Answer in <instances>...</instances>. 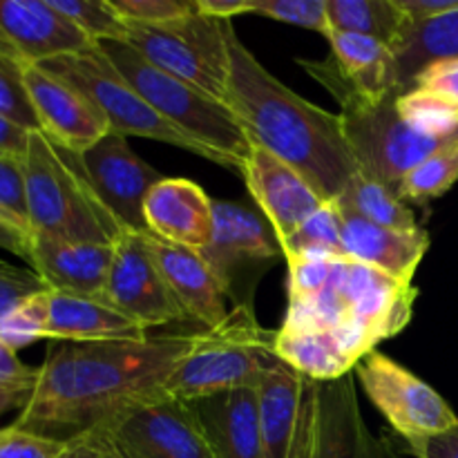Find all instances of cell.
<instances>
[{"instance_id": "obj_1", "label": "cell", "mask_w": 458, "mask_h": 458, "mask_svg": "<svg viewBox=\"0 0 458 458\" xmlns=\"http://www.w3.org/2000/svg\"><path fill=\"white\" fill-rule=\"evenodd\" d=\"M197 334L141 340L49 343L27 405L13 428L56 443L112 423L168 396L170 376Z\"/></svg>"}, {"instance_id": "obj_2", "label": "cell", "mask_w": 458, "mask_h": 458, "mask_svg": "<svg viewBox=\"0 0 458 458\" xmlns=\"http://www.w3.org/2000/svg\"><path fill=\"white\" fill-rule=\"evenodd\" d=\"M226 43V106L250 143L298 170L325 201H335L358 173L340 114L322 110L277 81L222 21Z\"/></svg>"}, {"instance_id": "obj_3", "label": "cell", "mask_w": 458, "mask_h": 458, "mask_svg": "<svg viewBox=\"0 0 458 458\" xmlns=\"http://www.w3.org/2000/svg\"><path fill=\"white\" fill-rule=\"evenodd\" d=\"M419 289L385 273L338 258L325 289L307 298H289L282 325L325 331L356 369L383 340L401 334L414 316Z\"/></svg>"}, {"instance_id": "obj_4", "label": "cell", "mask_w": 458, "mask_h": 458, "mask_svg": "<svg viewBox=\"0 0 458 458\" xmlns=\"http://www.w3.org/2000/svg\"><path fill=\"white\" fill-rule=\"evenodd\" d=\"M318 83L325 85L340 106V121L360 173L387 183L394 191L410 170L432 155L443 141L411 130L396 110V97L374 101L344 79L331 54L322 61H298Z\"/></svg>"}, {"instance_id": "obj_5", "label": "cell", "mask_w": 458, "mask_h": 458, "mask_svg": "<svg viewBox=\"0 0 458 458\" xmlns=\"http://www.w3.org/2000/svg\"><path fill=\"white\" fill-rule=\"evenodd\" d=\"M22 170L31 233L107 246L119 240L123 228L97 199L72 152L31 132Z\"/></svg>"}, {"instance_id": "obj_6", "label": "cell", "mask_w": 458, "mask_h": 458, "mask_svg": "<svg viewBox=\"0 0 458 458\" xmlns=\"http://www.w3.org/2000/svg\"><path fill=\"white\" fill-rule=\"evenodd\" d=\"M277 331L258 325L253 307H235L222 325L197 334L192 352L170 376L168 396L199 401L215 394L255 389L284 367L276 352Z\"/></svg>"}, {"instance_id": "obj_7", "label": "cell", "mask_w": 458, "mask_h": 458, "mask_svg": "<svg viewBox=\"0 0 458 458\" xmlns=\"http://www.w3.org/2000/svg\"><path fill=\"white\" fill-rule=\"evenodd\" d=\"M98 49L168 123L188 134L199 146L231 161L237 173H242L244 159L250 152V139L246 137L240 119L226 103L150 65L128 43L107 40L98 43Z\"/></svg>"}, {"instance_id": "obj_8", "label": "cell", "mask_w": 458, "mask_h": 458, "mask_svg": "<svg viewBox=\"0 0 458 458\" xmlns=\"http://www.w3.org/2000/svg\"><path fill=\"white\" fill-rule=\"evenodd\" d=\"M40 67L49 72V74L58 76L61 81H65L67 85H72L74 89H79L85 98L94 103L98 107V112L103 114V119L107 121V128L110 132L121 134V137H146L155 139V141H164L168 146L182 148V150L192 152V155L201 157L206 161H213V164L224 165V168L235 170V165L231 161H226L224 157L215 155L208 148L199 146L197 141H192L188 134H183L182 130L174 128L173 123L164 119L119 72L112 67V63L107 61L106 54L98 49V45H94L92 49L83 54H74V56H61L54 58V61L43 63Z\"/></svg>"}, {"instance_id": "obj_9", "label": "cell", "mask_w": 458, "mask_h": 458, "mask_svg": "<svg viewBox=\"0 0 458 458\" xmlns=\"http://www.w3.org/2000/svg\"><path fill=\"white\" fill-rule=\"evenodd\" d=\"M150 65L226 103V43L222 21L201 13L164 27L128 22V38Z\"/></svg>"}, {"instance_id": "obj_10", "label": "cell", "mask_w": 458, "mask_h": 458, "mask_svg": "<svg viewBox=\"0 0 458 458\" xmlns=\"http://www.w3.org/2000/svg\"><path fill=\"white\" fill-rule=\"evenodd\" d=\"M371 405L403 441H423L458 425L450 403L414 371L380 352H371L353 369Z\"/></svg>"}, {"instance_id": "obj_11", "label": "cell", "mask_w": 458, "mask_h": 458, "mask_svg": "<svg viewBox=\"0 0 458 458\" xmlns=\"http://www.w3.org/2000/svg\"><path fill=\"white\" fill-rule=\"evenodd\" d=\"M143 233L123 231L114 242L103 300L146 331L191 320L152 259Z\"/></svg>"}, {"instance_id": "obj_12", "label": "cell", "mask_w": 458, "mask_h": 458, "mask_svg": "<svg viewBox=\"0 0 458 458\" xmlns=\"http://www.w3.org/2000/svg\"><path fill=\"white\" fill-rule=\"evenodd\" d=\"M74 159L97 199L123 231H148L143 206L164 177L130 148L128 139L107 132L89 150L74 155Z\"/></svg>"}, {"instance_id": "obj_13", "label": "cell", "mask_w": 458, "mask_h": 458, "mask_svg": "<svg viewBox=\"0 0 458 458\" xmlns=\"http://www.w3.org/2000/svg\"><path fill=\"white\" fill-rule=\"evenodd\" d=\"M213 237L199 255L228 298L240 304V284H244L246 295L249 289L253 291V284L249 282V273L253 271L250 267H264L282 258V246L271 224L249 206L213 199Z\"/></svg>"}, {"instance_id": "obj_14", "label": "cell", "mask_w": 458, "mask_h": 458, "mask_svg": "<svg viewBox=\"0 0 458 458\" xmlns=\"http://www.w3.org/2000/svg\"><path fill=\"white\" fill-rule=\"evenodd\" d=\"M125 458H217L191 403L161 398L103 425Z\"/></svg>"}, {"instance_id": "obj_15", "label": "cell", "mask_w": 458, "mask_h": 458, "mask_svg": "<svg viewBox=\"0 0 458 458\" xmlns=\"http://www.w3.org/2000/svg\"><path fill=\"white\" fill-rule=\"evenodd\" d=\"M316 392L318 383L286 365L271 371L258 385L267 458H313L316 454Z\"/></svg>"}, {"instance_id": "obj_16", "label": "cell", "mask_w": 458, "mask_h": 458, "mask_svg": "<svg viewBox=\"0 0 458 458\" xmlns=\"http://www.w3.org/2000/svg\"><path fill=\"white\" fill-rule=\"evenodd\" d=\"M313 458H411L396 434L376 438L360 414L356 374L318 383Z\"/></svg>"}, {"instance_id": "obj_17", "label": "cell", "mask_w": 458, "mask_h": 458, "mask_svg": "<svg viewBox=\"0 0 458 458\" xmlns=\"http://www.w3.org/2000/svg\"><path fill=\"white\" fill-rule=\"evenodd\" d=\"M246 188L271 224L280 246L322 208L325 199L295 168L277 159L258 143H250V152L242 165Z\"/></svg>"}, {"instance_id": "obj_18", "label": "cell", "mask_w": 458, "mask_h": 458, "mask_svg": "<svg viewBox=\"0 0 458 458\" xmlns=\"http://www.w3.org/2000/svg\"><path fill=\"white\" fill-rule=\"evenodd\" d=\"M25 85L40 132L54 146L81 155L110 132L98 107L45 67L25 65Z\"/></svg>"}, {"instance_id": "obj_19", "label": "cell", "mask_w": 458, "mask_h": 458, "mask_svg": "<svg viewBox=\"0 0 458 458\" xmlns=\"http://www.w3.org/2000/svg\"><path fill=\"white\" fill-rule=\"evenodd\" d=\"M0 34L9 54L22 65H43L94 47L49 0H0Z\"/></svg>"}, {"instance_id": "obj_20", "label": "cell", "mask_w": 458, "mask_h": 458, "mask_svg": "<svg viewBox=\"0 0 458 458\" xmlns=\"http://www.w3.org/2000/svg\"><path fill=\"white\" fill-rule=\"evenodd\" d=\"M112 255L114 244H89L31 233L27 264L49 291L103 300Z\"/></svg>"}, {"instance_id": "obj_21", "label": "cell", "mask_w": 458, "mask_h": 458, "mask_svg": "<svg viewBox=\"0 0 458 458\" xmlns=\"http://www.w3.org/2000/svg\"><path fill=\"white\" fill-rule=\"evenodd\" d=\"M143 242L188 318L199 322L204 329L222 325L231 313L226 309L228 295L199 250L170 244L150 231L143 233Z\"/></svg>"}, {"instance_id": "obj_22", "label": "cell", "mask_w": 458, "mask_h": 458, "mask_svg": "<svg viewBox=\"0 0 458 458\" xmlns=\"http://www.w3.org/2000/svg\"><path fill=\"white\" fill-rule=\"evenodd\" d=\"M143 217L152 235L183 249L201 250L213 237V199L191 179H161L148 195Z\"/></svg>"}, {"instance_id": "obj_23", "label": "cell", "mask_w": 458, "mask_h": 458, "mask_svg": "<svg viewBox=\"0 0 458 458\" xmlns=\"http://www.w3.org/2000/svg\"><path fill=\"white\" fill-rule=\"evenodd\" d=\"M343 249L344 258L367 264L403 284H411L416 268L429 250V233L423 226L394 231L343 213Z\"/></svg>"}, {"instance_id": "obj_24", "label": "cell", "mask_w": 458, "mask_h": 458, "mask_svg": "<svg viewBox=\"0 0 458 458\" xmlns=\"http://www.w3.org/2000/svg\"><path fill=\"white\" fill-rule=\"evenodd\" d=\"M217 458H267L258 387L215 394L191 403Z\"/></svg>"}, {"instance_id": "obj_25", "label": "cell", "mask_w": 458, "mask_h": 458, "mask_svg": "<svg viewBox=\"0 0 458 458\" xmlns=\"http://www.w3.org/2000/svg\"><path fill=\"white\" fill-rule=\"evenodd\" d=\"M49 343H101V340H141L148 331L121 316L101 298L58 293L47 289Z\"/></svg>"}, {"instance_id": "obj_26", "label": "cell", "mask_w": 458, "mask_h": 458, "mask_svg": "<svg viewBox=\"0 0 458 458\" xmlns=\"http://www.w3.org/2000/svg\"><path fill=\"white\" fill-rule=\"evenodd\" d=\"M327 40L335 65L362 97L378 101L398 94L394 52L387 45L352 31H331Z\"/></svg>"}, {"instance_id": "obj_27", "label": "cell", "mask_w": 458, "mask_h": 458, "mask_svg": "<svg viewBox=\"0 0 458 458\" xmlns=\"http://www.w3.org/2000/svg\"><path fill=\"white\" fill-rule=\"evenodd\" d=\"M443 58H458V9L407 27L394 49L396 92H407L425 65Z\"/></svg>"}, {"instance_id": "obj_28", "label": "cell", "mask_w": 458, "mask_h": 458, "mask_svg": "<svg viewBox=\"0 0 458 458\" xmlns=\"http://www.w3.org/2000/svg\"><path fill=\"white\" fill-rule=\"evenodd\" d=\"M327 16L331 31L369 36L392 52L411 25L396 0H327Z\"/></svg>"}, {"instance_id": "obj_29", "label": "cell", "mask_w": 458, "mask_h": 458, "mask_svg": "<svg viewBox=\"0 0 458 458\" xmlns=\"http://www.w3.org/2000/svg\"><path fill=\"white\" fill-rule=\"evenodd\" d=\"M335 204L343 213L356 215V217L376 224V226L394 228V231L419 228L414 213L398 197V192L387 183L360 173V170L353 174L343 195L335 199Z\"/></svg>"}, {"instance_id": "obj_30", "label": "cell", "mask_w": 458, "mask_h": 458, "mask_svg": "<svg viewBox=\"0 0 458 458\" xmlns=\"http://www.w3.org/2000/svg\"><path fill=\"white\" fill-rule=\"evenodd\" d=\"M458 182V134L443 141L429 157L403 177L396 192L403 201L428 204L445 195Z\"/></svg>"}, {"instance_id": "obj_31", "label": "cell", "mask_w": 458, "mask_h": 458, "mask_svg": "<svg viewBox=\"0 0 458 458\" xmlns=\"http://www.w3.org/2000/svg\"><path fill=\"white\" fill-rule=\"evenodd\" d=\"M344 258L343 249V210L335 201H325L289 240L282 244V258Z\"/></svg>"}, {"instance_id": "obj_32", "label": "cell", "mask_w": 458, "mask_h": 458, "mask_svg": "<svg viewBox=\"0 0 458 458\" xmlns=\"http://www.w3.org/2000/svg\"><path fill=\"white\" fill-rule=\"evenodd\" d=\"M396 110L401 119L423 137L447 141L458 134V106L423 88H410L398 94Z\"/></svg>"}, {"instance_id": "obj_33", "label": "cell", "mask_w": 458, "mask_h": 458, "mask_svg": "<svg viewBox=\"0 0 458 458\" xmlns=\"http://www.w3.org/2000/svg\"><path fill=\"white\" fill-rule=\"evenodd\" d=\"M49 4L94 45L128 38V22L112 9L110 0H49Z\"/></svg>"}, {"instance_id": "obj_34", "label": "cell", "mask_w": 458, "mask_h": 458, "mask_svg": "<svg viewBox=\"0 0 458 458\" xmlns=\"http://www.w3.org/2000/svg\"><path fill=\"white\" fill-rule=\"evenodd\" d=\"M45 329H47V289L25 298L0 318V343L18 353L38 340H47Z\"/></svg>"}, {"instance_id": "obj_35", "label": "cell", "mask_w": 458, "mask_h": 458, "mask_svg": "<svg viewBox=\"0 0 458 458\" xmlns=\"http://www.w3.org/2000/svg\"><path fill=\"white\" fill-rule=\"evenodd\" d=\"M0 116L30 132H40L38 116L25 85V65L7 54H0Z\"/></svg>"}, {"instance_id": "obj_36", "label": "cell", "mask_w": 458, "mask_h": 458, "mask_svg": "<svg viewBox=\"0 0 458 458\" xmlns=\"http://www.w3.org/2000/svg\"><path fill=\"white\" fill-rule=\"evenodd\" d=\"M249 13L304 27L329 38L331 25L327 16V0H249Z\"/></svg>"}, {"instance_id": "obj_37", "label": "cell", "mask_w": 458, "mask_h": 458, "mask_svg": "<svg viewBox=\"0 0 458 458\" xmlns=\"http://www.w3.org/2000/svg\"><path fill=\"white\" fill-rule=\"evenodd\" d=\"M110 4L125 22L146 27L173 25L197 12L195 0H110Z\"/></svg>"}, {"instance_id": "obj_38", "label": "cell", "mask_w": 458, "mask_h": 458, "mask_svg": "<svg viewBox=\"0 0 458 458\" xmlns=\"http://www.w3.org/2000/svg\"><path fill=\"white\" fill-rule=\"evenodd\" d=\"M0 208L18 224L25 233H30V217H27V192H25V170L22 159L9 155H0Z\"/></svg>"}, {"instance_id": "obj_39", "label": "cell", "mask_w": 458, "mask_h": 458, "mask_svg": "<svg viewBox=\"0 0 458 458\" xmlns=\"http://www.w3.org/2000/svg\"><path fill=\"white\" fill-rule=\"evenodd\" d=\"M338 258H307L289 259V298H307L320 293L329 282L334 262Z\"/></svg>"}, {"instance_id": "obj_40", "label": "cell", "mask_w": 458, "mask_h": 458, "mask_svg": "<svg viewBox=\"0 0 458 458\" xmlns=\"http://www.w3.org/2000/svg\"><path fill=\"white\" fill-rule=\"evenodd\" d=\"M45 289L47 286L43 284V280L34 271L18 268L0 259V318L12 311L18 302Z\"/></svg>"}, {"instance_id": "obj_41", "label": "cell", "mask_w": 458, "mask_h": 458, "mask_svg": "<svg viewBox=\"0 0 458 458\" xmlns=\"http://www.w3.org/2000/svg\"><path fill=\"white\" fill-rule=\"evenodd\" d=\"M63 443L9 428L0 429V458H61Z\"/></svg>"}, {"instance_id": "obj_42", "label": "cell", "mask_w": 458, "mask_h": 458, "mask_svg": "<svg viewBox=\"0 0 458 458\" xmlns=\"http://www.w3.org/2000/svg\"><path fill=\"white\" fill-rule=\"evenodd\" d=\"M411 88H423L458 106V58H443L425 65Z\"/></svg>"}, {"instance_id": "obj_43", "label": "cell", "mask_w": 458, "mask_h": 458, "mask_svg": "<svg viewBox=\"0 0 458 458\" xmlns=\"http://www.w3.org/2000/svg\"><path fill=\"white\" fill-rule=\"evenodd\" d=\"M61 458H125L106 428H94L63 443Z\"/></svg>"}, {"instance_id": "obj_44", "label": "cell", "mask_w": 458, "mask_h": 458, "mask_svg": "<svg viewBox=\"0 0 458 458\" xmlns=\"http://www.w3.org/2000/svg\"><path fill=\"white\" fill-rule=\"evenodd\" d=\"M403 445L411 458H458V425L450 432L423 441H403Z\"/></svg>"}, {"instance_id": "obj_45", "label": "cell", "mask_w": 458, "mask_h": 458, "mask_svg": "<svg viewBox=\"0 0 458 458\" xmlns=\"http://www.w3.org/2000/svg\"><path fill=\"white\" fill-rule=\"evenodd\" d=\"M401 12L410 18V22H425L458 9V0H396Z\"/></svg>"}, {"instance_id": "obj_46", "label": "cell", "mask_w": 458, "mask_h": 458, "mask_svg": "<svg viewBox=\"0 0 458 458\" xmlns=\"http://www.w3.org/2000/svg\"><path fill=\"white\" fill-rule=\"evenodd\" d=\"M38 369L25 365L16 352L0 343V383H36Z\"/></svg>"}, {"instance_id": "obj_47", "label": "cell", "mask_w": 458, "mask_h": 458, "mask_svg": "<svg viewBox=\"0 0 458 458\" xmlns=\"http://www.w3.org/2000/svg\"><path fill=\"white\" fill-rule=\"evenodd\" d=\"M30 130L21 128L13 121L0 116V155L18 157L22 159L30 146Z\"/></svg>"}, {"instance_id": "obj_48", "label": "cell", "mask_w": 458, "mask_h": 458, "mask_svg": "<svg viewBox=\"0 0 458 458\" xmlns=\"http://www.w3.org/2000/svg\"><path fill=\"white\" fill-rule=\"evenodd\" d=\"M197 13L215 21H233L249 13V0H195Z\"/></svg>"}, {"instance_id": "obj_49", "label": "cell", "mask_w": 458, "mask_h": 458, "mask_svg": "<svg viewBox=\"0 0 458 458\" xmlns=\"http://www.w3.org/2000/svg\"><path fill=\"white\" fill-rule=\"evenodd\" d=\"M36 383H0V416L27 405Z\"/></svg>"}, {"instance_id": "obj_50", "label": "cell", "mask_w": 458, "mask_h": 458, "mask_svg": "<svg viewBox=\"0 0 458 458\" xmlns=\"http://www.w3.org/2000/svg\"><path fill=\"white\" fill-rule=\"evenodd\" d=\"M0 249L9 250V253L18 255L27 262V258H30V235H25V233L13 226H7V224H0Z\"/></svg>"}, {"instance_id": "obj_51", "label": "cell", "mask_w": 458, "mask_h": 458, "mask_svg": "<svg viewBox=\"0 0 458 458\" xmlns=\"http://www.w3.org/2000/svg\"><path fill=\"white\" fill-rule=\"evenodd\" d=\"M0 224H7V226H13V228H18V231H22V228H21V226H18V224H16V222H13V219H12V217H9V215H7V213H4V210H3V208H0ZM22 233H25V231H22ZM25 235H30V233H25Z\"/></svg>"}]
</instances>
